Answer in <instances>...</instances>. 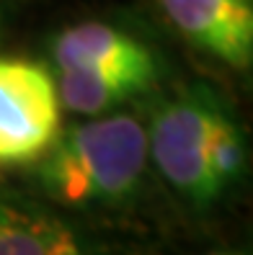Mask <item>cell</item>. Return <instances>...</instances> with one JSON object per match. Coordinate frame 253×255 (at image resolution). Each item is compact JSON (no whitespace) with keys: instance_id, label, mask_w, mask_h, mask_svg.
Segmentation results:
<instances>
[{"instance_id":"6","label":"cell","mask_w":253,"mask_h":255,"mask_svg":"<svg viewBox=\"0 0 253 255\" xmlns=\"http://www.w3.org/2000/svg\"><path fill=\"white\" fill-rule=\"evenodd\" d=\"M0 255H88V250L57 214L0 199Z\"/></svg>"},{"instance_id":"5","label":"cell","mask_w":253,"mask_h":255,"mask_svg":"<svg viewBox=\"0 0 253 255\" xmlns=\"http://www.w3.org/2000/svg\"><path fill=\"white\" fill-rule=\"evenodd\" d=\"M54 62L65 67H124L155 70L150 49L109 23H80L62 31L54 41Z\"/></svg>"},{"instance_id":"2","label":"cell","mask_w":253,"mask_h":255,"mask_svg":"<svg viewBox=\"0 0 253 255\" xmlns=\"http://www.w3.org/2000/svg\"><path fill=\"white\" fill-rule=\"evenodd\" d=\"M233 119L210 88L197 85L163 103L147 129V155L171 188L197 209L222 199L212 173V144Z\"/></svg>"},{"instance_id":"3","label":"cell","mask_w":253,"mask_h":255,"mask_svg":"<svg viewBox=\"0 0 253 255\" xmlns=\"http://www.w3.org/2000/svg\"><path fill=\"white\" fill-rule=\"evenodd\" d=\"M57 83L36 62L0 57V165L34 162L59 134Z\"/></svg>"},{"instance_id":"8","label":"cell","mask_w":253,"mask_h":255,"mask_svg":"<svg viewBox=\"0 0 253 255\" xmlns=\"http://www.w3.org/2000/svg\"><path fill=\"white\" fill-rule=\"evenodd\" d=\"M210 255H246V253H230V250H217V253H210Z\"/></svg>"},{"instance_id":"4","label":"cell","mask_w":253,"mask_h":255,"mask_svg":"<svg viewBox=\"0 0 253 255\" xmlns=\"http://www.w3.org/2000/svg\"><path fill=\"white\" fill-rule=\"evenodd\" d=\"M189 44L233 70L253 62V0H158Z\"/></svg>"},{"instance_id":"7","label":"cell","mask_w":253,"mask_h":255,"mask_svg":"<svg viewBox=\"0 0 253 255\" xmlns=\"http://www.w3.org/2000/svg\"><path fill=\"white\" fill-rule=\"evenodd\" d=\"M155 70H124V67H65L59 70L57 96L65 109L98 116L111 106L129 101L153 85Z\"/></svg>"},{"instance_id":"1","label":"cell","mask_w":253,"mask_h":255,"mask_svg":"<svg viewBox=\"0 0 253 255\" xmlns=\"http://www.w3.org/2000/svg\"><path fill=\"white\" fill-rule=\"evenodd\" d=\"M147 129L135 116H106L59 131L41 155L39 183L59 204H122L147 168Z\"/></svg>"}]
</instances>
